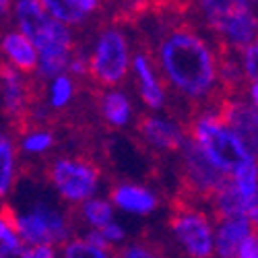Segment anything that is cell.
Here are the masks:
<instances>
[{
	"label": "cell",
	"instance_id": "obj_1",
	"mask_svg": "<svg viewBox=\"0 0 258 258\" xmlns=\"http://www.w3.org/2000/svg\"><path fill=\"white\" fill-rule=\"evenodd\" d=\"M217 60L209 41L184 25L169 29L157 48V62L169 89L192 103L213 97Z\"/></svg>",
	"mask_w": 258,
	"mask_h": 258
},
{
	"label": "cell",
	"instance_id": "obj_2",
	"mask_svg": "<svg viewBox=\"0 0 258 258\" xmlns=\"http://www.w3.org/2000/svg\"><path fill=\"white\" fill-rule=\"evenodd\" d=\"M190 139L195 141L209 161L229 178L238 167L256 161L246 145L221 122L217 112H203L190 122Z\"/></svg>",
	"mask_w": 258,
	"mask_h": 258
},
{
	"label": "cell",
	"instance_id": "obj_3",
	"mask_svg": "<svg viewBox=\"0 0 258 258\" xmlns=\"http://www.w3.org/2000/svg\"><path fill=\"white\" fill-rule=\"evenodd\" d=\"M9 215L17 235L25 246H35V244L58 246L67 242V238L71 235V223L67 215L46 203H35L23 213H15L13 209H9Z\"/></svg>",
	"mask_w": 258,
	"mask_h": 258
},
{
	"label": "cell",
	"instance_id": "obj_4",
	"mask_svg": "<svg viewBox=\"0 0 258 258\" xmlns=\"http://www.w3.org/2000/svg\"><path fill=\"white\" fill-rule=\"evenodd\" d=\"M15 19L19 25V33H23L35 50L46 48H69L73 50V33L67 25L52 19L39 0H17L15 3Z\"/></svg>",
	"mask_w": 258,
	"mask_h": 258
},
{
	"label": "cell",
	"instance_id": "obj_5",
	"mask_svg": "<svg viewBox=\"0 0 258 258\" xmlns=\"http://www.w3.org/2000/svg\"><path fill=\"white\" fill-rule=\"evenodd\" d=\"M128 69H131V50L124 33L116 27L103 29L95 41L87 71L99 85L116 87L126 79Z\"/></svg>",
	"mask_w": 258,
	"mask_h": 258
},
{
	"label": "cell",
	"instance_id": "obj_6",
	"mask_svg": "<svg viewBox=\"0 0 258 258\" xmlns=\"http://www.w3.org/2000/svg\"><path fill=\"white\" fill-rule=\"evenodd\" d=\"M50 180L64 201L85 203L97 192L99 171L85 159H58L50 169Z\"/></svg>",
	"mask_w": 258,
	"mask_h": 258
},
{
	"label": "cell",
	"instance_id": "obj_7",
	"mask_svg": "<svg viewBox=\"0 0 258 258\" xmlns=\"http://www.w3.org/2000/svg\"><path fill=\"white\" fill-rule=\"evenodd\" d=\"M171 229L190 258L213 256V225L203 211L184 203L178 205L171 215Z\"/></svg>",
	"mask_w": 258,
	"mask_h": 258
},
{
	"label": "cell",
	"instance_id": "obj_8",
	"mask_svg": "<svg viewBox=\"0 0 258 258\" xmlns=\"http://www.w3.org/2000/svg\"><path fill=\"white\" fill-rule=\"evenodd\" d=\"M180 151H182V176L186 188L195 192L197 197L211 199L217 192V188L227 180V176L209 161V157L190 137L184 139Z\"/></svg>",
	"mask_w": 258,
	"mask_h": 258
},
{
	"label": "cell",
	"instance_id": "obj_9",
	"mask_svg": "<svg viewBox=\"0 0 258 258\" xmlns=\"http://www.w3.org/2000/svg\"><path fill=\"white\" fill-rule=\"evenodd\" d=\"M217 116L221 118V122L229 128V131L238 137L246 149L256 155L258 153V110L256 105L242 101V99H225L219 110Z\"/></svg>",
	"mask_w": 258,
	"mask_h": 258
},
{
	"label": "cell",
	"instance_id": "obj_10",
	"mask_svg": "<svg viewBox=\"0 0 258 258\" xmlns=\"http://www.w3.org/2000/svg\"><path fill=\"white\" fill-rule=\"evenodd\" d=\"M211 199H213V209H215V213H217L219 219H240V217H244V219H248L256 225V221H258V203L246 201L229 178L217 188V192H215Z\"/></svg>",
	"mask_w": 258,
	"mask_h": 258
},
{
	"label": "cell",
	"instance_id": "obj_11",
	"mask_svg": "<svg viewBox=\"0 0 258 258\" xmlns=\"http://www.w3.org/2000/svg\"><path fill=\"white\" fill-rule=\"evenodd\" d=\"M141 137L157 151H180L184 139L188 137L182 126L159 116H145L139 124Z\"/></svg>",
	"mask_w": 258,
	"mask_h": 258
},
{
	"label": "cell",
	"instance_id": "obj_12",
	"mask_svg": "<svg viewBox=\"0 0 258 258\" xmlns=\"http://www.w3.org/2000/svg\"><path fill=\"white\" fill-rule=\"evenodd\" d=\"M256 15L254 9H242L238 13L229 15L213 31L221 35L223 41L231 50H244L250 44H256Z\"/></svg>",
	"mask_w": 258,
	"mask_h": 258
},
{
	"label": "cell",
	"instance_id": "obj_13",
	"mask_svg": "<svg viewBox=\"0 0 258 258\" xmlns=\"http://www.w3.org/2000/svg\"><path fill=\"white\" fill-rule=\"evenodd\" d=\"M252 233H256L254 223L244 217L221 219L219 225L213 229V254L217 258H235L240 244Z\"/></svg>",
	"mask_w": 258,
	"mask_h": 258
},
{
	"label": "cell",
	"instance_id": "obj_14",
	"mask_svg": "<svg viewBox=\"0 0 258 258\" xmlns=\"http://www.w3.org/2000/svg\"><path fill=\"white\" fill-rule=\"evenodd\" d=\"M0 89H3V105L11 118H23L27 112V85L17 69L11 64H0Z\"/></svg>",
	"mask_w": 258,
	"mask_h": 258
},
{
	"label": "cell",
	"instance_id": "obj_15",
	"mask_svg": "<svg viewBox=\"0 0 258 258\" xmlns=\"http://www.w3.org/2000/svg\"><path fill=\"white\" fill-rule=\"evenodd\" d=\"M39 5L52 19L71 27L85 23L101 7V0H39Z\"/></svg>",
	"mask_w": 258,
	"mask_h": 258
},
{
	"label": "cell",
	"instance_id": "obj_16",
	"mask_svg": "<svg viewBox=\"0 0 258 258\" xmlns=\"http://www.w3.org/2000/svg\"><path fill=\"white\" fill-rule=\"evenodd\" d=\"M133 71L137 75L141 97H143L145 105H149L151 110H159V107H163L165 93H163V87H161L157 75H155L151 58H149L147 54H143V52H139L133 58Z\"/></svg>",
	"mask_w": 258,
	"mask_h": 258
},
{
	"label": "cell",
	"instance_id": "obj_17",
	"mask_svg": "<svg viewBox=\"0 0 258 258\" xmlns=\"http://www.w3.org/2000/svg\"><path fill=\"white\" fill-rule=\"evenodd\" d=\"M3 54L7 56V64L19 73H33L37 67V50L31 41L19 31H9L5 33L3 41H0Z\"/></svg>",
	"mask_w": 258,
	"mask_h": 258
},
{
	"label": "cell",
	"instance_id": "obj_18",
	"mask_svg": "<svg viewBox=\"0 0 258 258\" xmlns=\"http://www.w3.org/2000/svg\"><path fill=\"white\" fill-rule=\"evenodd\" d=\"M112 205L126 213L149 215L157 209V197L139 184H120L112 190Z\"/></svg>",
	"mask_w": 258,
	"mask_h": 258
},
{
	"label": "cell",
	"instance_id": "obj_19",
	"mask_svg": "<svg viewBox=\"0 0 258 258\" xmlns=\"http://www.w3.org/2000/svg\"><path fill=\"white\" fill-rule=\"evenodd\" d=\"M101 114L110 126H126L133 116V105L122 91H107L101 95Z\"/></svg>",
	"mask_w": 258,
	"mask_h": 258
},
{
	"label": "cell",
	"instance_id": "obj_20",
	"mask_svg": "<svg viewBox=\"0 0 258 258\" xmlns=\"http://www.w3.org/2000/svg\"><path fill=\"white\" fill-rule=\"evenodd\" d=\"M73 56V50L69 48H46L37 52V75L41 79H54L58 75H64L69 67V60Z\"/></svg>",
	"mask_w": 258,
	"mask_h": 258
},
{
	"label": "cell",
	"instance_id": "obj_21",
	"mask_svg": "<svg viewBox=\"0 0 258 258\" xmlns=\"http://www.w3.org/2000/svg\"><path fill=\"white\" fill-rule=\"evenodd\" d=\"M250 7H252L250 0H199V9L205 21L211 25V29H215L229 15Z\"/></svg>",
	"mask_w": 258,
	"mask_h": 258
},
{
	"label": "cell",
	"instance_id": "obj_22",
	"mask_svg": "<svg viewBox=\"0 0 258 258\" xmlns=\"http://www.w3.org/2000/svg\"><path fill=\"white\" fill-rule=\"evenodd\" d=\"M0 258H27V246L17 235L7 207L0 211Z\"/></svg>",
	"mask_w": 258,
	"mask_h": 258
},
{
	"label": "cell",
	"instance_id": "obj_23",
	"mask_svg": "<svg viewBox=\"0 0 258 258\" xmlns=\"http://www.w3.org/2000/svg\"><path fill=\"white\" fill-rule=\"evenodd\" d=\"M15 145L7 135H0V203L5 201L15 182Z\"/></svg>",
	"mask_w": 258,
	"mask_h": 258
},
{
	"label": "cell",
	"instance_id": "obj_24",
	"mask_svg": "<svg viewBox=\"0 0 258 258\" xmlns=\"http://www.w3.org/2000/svg\"><path fill=\"white\" fill-rule=\"evenodd\" d=\"M81 215L93 229H99L105 223L114 221V207L105 199H89L81 203Z\"/></svg>",
	"mask_w": 258,
	"mask_h": 258
},
{
	"label": "cell",
	"instance_id": "obj_25",
	"mask_svg": "<svg viewBox=\"0 0 258 258\" xmlns=\"http://www.w3.org/2000/svg\"><path fill=\"white\" fill-rule=\"evenodd\" d=\"M217 81H221L223 87L229 89V91L231 89H238L240 85L246 81L240 62L229 58L227 54H223V58L217 60Z\"/></svg>",
	"mask_w": 258,
	"mask_h": 258
},
{
	"label": "cell",
	"instance_id": "obj_26",
	"mask_svg": "<svg viewBox=\"0 0 258 258\" xmlns=\"http://www.w3.org/2000/svg\"><path fill=\"white\" fill-rule=\"evenodd\" d=\"M75 97V83L67 75H58L50 83V103L56 110L67 107Z\"/></svg>",
	"mask_w": 258,
	"mask_h": 258
},
{
	"label": "cell",
	"instance_id": "obj_27",
	"mask_svg": "<svg viewBox=\"0 0 258 258\" xmlns=\"http://www.w3.org/2000/svg\"><path fill=\"white\" fill-rule=\"evenodd\" d=\"M62 258H114L110 248H97L85 240H71L62 250Z\"/></svg>",
	"mask_w": 258,
	"mask_h": 258
},
{
	"label": "cell",
	"instance_id": "obj_28",
	"mask_svg": "<svg viewBox=\"0 0 258 258\" xmlns=\"http://www.w3.org/2000/svg\"><path fill=\"white\" fill-rule=\"evenodd\" d=\"M54 145V137L46 131H33L23 139V151L35 155V153H44Z\"/></svg>",
	"mask_w": 258,
	"mask_h": 258
},
{
	"label": "cell",
	"instance_id": "obj_29",
	"mask_svg": "<svg viewBox=\"0 0 258 258\" xmlns=\"http://www.w3.org/2000/svg\"><path fill=\"white\" fill-rule=\"evenodd\" d=\"M240 67H242V73H244L246 81L256 83V79H258V46L256 44H250L248 48L242 50Z\"/></svg>",
	"mask_w": 258,
	"mask_h": 258
},
{
	"label": "cell",
	"instance_id": "obj_30",
	"mask_svg": "<svg viewBox=\"0 0 258 258\" xmlns=\"http://www.w3.org/2000/svg\"><path fill=\"white\" fill-rule=\"evenodd\" d=\"M120 258H159L147 244H128L122 248Z\"/></svg>",
	"mask_w": 258,
	"mask_h": 258
},
{
	"label": "cell",
	"instance_id": "obj_31",
	"mask_svg": "<svg viewBox=\"0 0 258 258\" xmlns=\"http://www.w3.org/2000/svg\"><path fill=\"white\" fill-rule=\"evenodd\" d=\"M99 233L103 235V240L107 244H116V242H122L124 240V229L116 221H110V223H105L103 227H99Z\"/></svg>",
	"mask_w": 258,
	"mask_h": 258
},
{
	"label": "cell",
	"instance_id": "obj_32",
	"mask_svg": "<svg viewBox=\"0 0 258 258\" xmlns=\"http://www.w3.org/2000/svg\"><path fill=\"white\" fill-rule=\"evenodd\" d=\"M235 258H258V238H256V233L248 235V238L240 244L238 256Z\"/></svg>",
	"mask_w": 258,
	"mask_h": 258
},
{
	"label": "cell",
	"instance_id": "obj_33",
	"mask_svg": "<svg viewBox=\"0 0 258 258\" xmlns=\"http://www.w3.org/2000/svg\"><path fill=\"white\" fill-rule=\"evenodd\" d=\"M27 258H58V252L56 246L35 244V246H27Z\"/></svg>",
	"mask_w": 258,
	"mask_h": 258
},
{
	"label": "cell",
	"instance_id": "obj_34",
	"mask_svg": "<svg viewBox=\"0 0 258 258\" xmlns=\"http://www.w3.org/2000/svg\"><path fill=\"white\" fill-rule=\"evenodd\" d=\"M67 71H71V73H73V75H77V77L85 75V73H87V60H85L83 56H71Z\"/></svg>",
	"mask_w": 258,
	"mask_h": 258
},
{
	"label": "cell",
	"instance_id": "obj_35",
	"mask_svg": "<svg viewBox=\"0 0 258 258\" xmlns=\"http://www.w3.org/2000/svg\"><path fill=\"white\" fill-rule=\"evenodd\" d=\"M83 240H85V242H89L91 246H97V248H110V244L103 240V235L99 233V229H91V231H87V235H85Z\"/></svg>",
	"mask_w": 258,
	"mask_h": 258
},
{
	"label": "cell",
	"instance_id": "obj_36",
	"mask_svg": "<svg viewBox=\"0 0 258 258\" xmlns=\"http://www.w3.org/2000/svg\"><path fill=\"white\" fill-rule=\"evenodd\" d=\"M250 103L252 105L258 103V85L256 83H250Z\"/></svg>",
	"mask_w": 258,
	"mask_h": 258
},
{
	"label": "cell",
	"instance_id": "obj_37",
	"mask_svg": "<svg viewBox=\"0 0 258 258\" xmlns=\"http://www.w3.org/2000/svg\"><path fill=\"white\" fill-rule=\"evenodd\" d=\"M11 9V0H0V17H5Z\"/></svg>",
	"mask_w": 258,
	"mask_h": 258
},
{
	"label": "cell",
	"instance_id": "obj_38",
	"mask_svg": "<svg viewBox=\"0 0 258 258\" xmlns=\"http://www.w3.org/2000/svg\"><path fill=\"white\" fill-rule=\"evenodd\" d=\"M118 3H126V7H143L145 3H147V0H118Z\"/></svg>",
	"mask_w": 258,
	"mask_h": 258
}]
</instances>
